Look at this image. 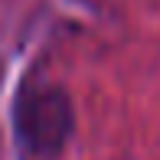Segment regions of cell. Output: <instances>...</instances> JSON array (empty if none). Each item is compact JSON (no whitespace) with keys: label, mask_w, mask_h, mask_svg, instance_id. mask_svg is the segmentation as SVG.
<instances>
[{"label":"cell","mask_w":160,"mask_h":160,"mask_svg":"<svg viewBox=\"0 0 160 160\" xmlns=\"http://www.w3.org/2000/svg\"><path fill=\"white\" fill-rule=\"evenodd\" d=\"M75 128L72 101L62 88H30L17 101V134L36 157L59 154Z\"/></svg>","instance_id":"cell-1"}]
</instances>
